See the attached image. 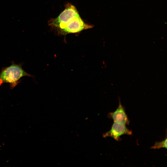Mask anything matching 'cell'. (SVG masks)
Wrapping results in <instances>:
<instances>
[{
    "label": "cell",
    "mask_w": 167,
    "mask_h": 167,
    "mask_svg": "<svg viewBox=\"0 0 167 167\" xmlns=\"http://www.w3.org/2000/svg\"><path fill=\"white\" fill-rule=\"evenodd\" d=\"M161 148H167V138L160 142H156L151 148L153 149H159Z\"/></svg>",
    "instance_id": "obj_5"
},
{
    "label": "cell",
    "mask_w": 167,
    "mask_h": 167,
    "mask_svg": "<svg viewBox=\"0 0 167 167\" xmlns=\"http://www.w3.org/2000/svg\"><path fill=\"white\" fill-rule=\"evenodd\" d=\"M132 132L129 130L125 125L114 122L112 125L111 129L108 131L104 134L103 137H110L115 140L119 141L121 140L120 137L123 135H131Z\"/></svg>",
    "instance_id": "obj_3"
},
{
    "label": "cell",
    "mask_w": 167,
    "mask_h": 167,
    "mask_svg": "<svg viewBox=\"0 0 167 167\" xmlns=\"http://www.w3.org/2000/svg\"><path fill=\"white\" fill-rule=\"evenodd\" d=\"M119 105L116 110L108 113V118L112 119L114 122L124 125L128 124L129 120L126 113L124 107L121 104L119 98Z\"/></svg>",
    "instance_id": "obj_4"
},
{
    "label": "cell",
    "mask_w": 167,
    "mask_h": 167,
    "mask_svg": "<svg viewBox=\"0 0 167 167\" xmlns=\"http://www.w3.org/2000/svg\"><path fill=\"white\" fill-rule=\"evenodd\" d=\"M25 76L31 75L25 71L21 66L13 64L2 71L0 74V80L2 83H8L14 87L20 79Z\"/></svg>",
    "instance_id": "obj_2"
},
{
    "label": "cell",
    "mask_w": 167,
    "mask_h": 167,
    "mask_svg": "<svg viewBox=\"0 0 167 167\" xmlns=\"http://www.w3.org/2000/svg\"><path fill=\"white\" fill-rule=\"evenodd\" d=\"M64 6V10L57 17L48 21V26L57 35H78L83 30L94 27L93 25L86 23L82 19L76 7L71 3L67 2Z\"/></svg>",
    "instance_id": "obj_1"
}]
</instances>
